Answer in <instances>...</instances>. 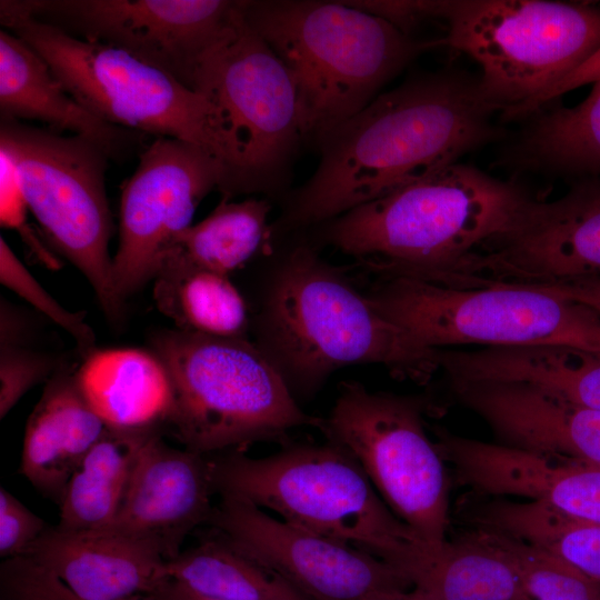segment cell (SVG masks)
Instances as JSON below:
<instances>
[{"label": "cell", "mask_w": 600, "mask_h": 600, "mask_svg": "<svg viewBox=\"0 0 600 600\" xmlns=\"http://www.w3.org/2000/svg\"><path fill=\"white\" fill-rule=\"evenodd\" d=\"M479 78L446 70L379 94L319 141L321 158L300 188L288 220L316 224L450 164L501 130Z\"/></svg>", "instance_id": "1"}, {"label": "cell", "mask_w": 600, "mask_h": 600, "mask_svg": "<svg viewBox=\"0 0 600 600\" xmlns=\"http://www.w3.org/2000/svg\"><path fill=\"white\" fill-rule=\"evenodd\" d=\"M258 343L290 391L316 392L337 370L374 363L428 383L440 369L429 348L377 311L339 269L306 246L284 259L257 319Z\"/></svg>", "instance_id": "2"}, {"label": "cell", "mask_w": 600, "mask_h": 600, "mask_svg": "<svg viewBox=\"0 0 600 600\" xmlns=\"http://www.w3.org/2000/svg\"><path fill=\"white\" fill-rule=\"evenodd\" d=\"M530 198L457 162L328 221L326 237L379 277L429 280L506 230Z\"/></svg>", "instance_id": "3"}, {"label": "cell", "mask_w": 600, "mask_h": 600, "mask_svg": "<svg viewBox=\"0 0 600 600\" xmlns=\"http://www.w3.org/2000/svg\"><path fill=\"white\" fill-rule=\"evenodd\" d=\"M243 14L290 72L301 138L318 142L414 58L444 44L418 41L344 1H243Z\"/></svg>", "instance_id": "4"}, {"label": "cell", "mask_w": 600, "mask_h": 600, "mask_svg": "<svg viewBox=\"0 0 600 600\" xmlns=\"http://www.w3.org/2000/svg\"><path fill=\"white\" fill-rule=\"evenodd\" d=\"M211 476L216 493L353 544L403 576L430 547L389 509L354 458L329 441L287 444L262 458L214 454Z\"/></svg>", "instance_id": "5"}, {"label": "cell", "mask_w": 600, "mask_h": 600, "mask_svg": "<svg viewBox=\"0 0 600 600\" xmlns=\"http://www.w3.org/2000/svg\"><path fill=\"white\" fill-rule=\"evenodd\" d=\"M6 30L27 42L68 93L104 122L194 143L219 159L240 194L239 163L216 106L171 74L103 43L76 38L0 1Z\"/></svg>", "instance_id": "6"}, {"label": "cell", "mask_w": 600, "mask_h": 600, "mask_svg": "<svg viewBox=\"0 0 600 600\" xmlns=\"http://www.w3.org/2000/svg\"><path fill=\"white\" fill-rule=\"evenodd\" d=\"M174 391L169 421L187 449L202 454L242 451L261 441H282L321 419L299 407L267 356L247 338H218L178 329L151 336Z\"/></svg>", "instance_id": "7"}, {"label": "cell", "mask_w": 600, "mask_h": 600, "mask_svg": "<svg viewBox=\"0 0 600 600\" xmlns=\"http://www.w3.org/2000/svg\"><path fill=\"white\" fill-rule=\"evenodd\" d=\"M364 294L389 321L433 349L478 344L600 351L597 312L527 284L454 287L389 276L379 277Z\"/></svg>", "instance_id": "8"}, {"label": "cell", "mask_w": 600, "mask_h": 600, "mask_svg": "<svg viewBox=\"0 0 600 600\" xmlns=\"http://www.w3.org/2000/svg\"><path fill=\"white\" fill-rule=\"evenodd\" d=\"M449 44L481 68L504 120L528 109L600 48V6L549 0L447 1Z\"/></svg>", "instance_id": "9"}, {"label": "cell", "mask_w": 600, "mask_h": 600, "mask_svg": "<svg viewBox=\"0 0 600 600\" xmlns=\"http://www.w3.org/2000/svg\"><path fill=\"white\" fill-rule=\"evenodd\" d=\"M0 149L14 163L29 210L50 244L87 278L107 318L119 322L124 301L114 288L108 249V154L83 137L1 118Z\"/></svg>", "instance_id": "10"}, {"label": "cell", "mask_w": 600, "mask_h": 600, "mask_svg": "<svg viewBox=\"0 0 600 600\" xmlns=\"http://www.w3.org/2000/svg\"><path fill=\"white\" fill-rule=\"evenodd\" d=\"M423 412L416 398L347 381L318 428L354 458L389 509L436 548L447 541L449 480Z\"/></svg>", "instance_id": "11"}, {"label": "cell", "mask_w": 600, "mask_h": 600, "mask_svg": "<svg viewBox=\"0 0 600 600\" xmlns=\"http://www.w3.org/2000/svg\"><path fill=\"white\" fill-rule=\"evenodd\" d=\"M191 89L220 112L238 158L240 192L264 188L301 138L298 98L284 63L246 20L243 0L198 63Z\"/></svg>", "instance_id": "12"}, {"label": "cell", "mask_w": 600, "mask_h": 600, "mask_svg": "<svg viewBox=\"0 0 600 600\" xmlns=\"http://www.w3.org/2000/svg\"><path fill=\"white\" fill-rule=\"evenodd\" d=\"M8 1L76 38L121 49L190 89L201 58L242 6L234 0Z\"/></svg>", "instance_id": "13"}, {"label": "cell", "mask_w": 600, "mask_h": 600, "mask_svg": "<svg viewBox=\"0 0 600 600\" xmlns=\"http://www.w3.org/2000/svg\"><path fill=\"white\" fill-rule=\"evenodd\" d=\"M120 200L113 283L124 301L154 279L173 238L191 226L198 204L213 189L228 196L224 164L203 148L179 139H152L140 152Z\"/></svg>", "instance_id": "14"}, {"label": "cell", "mask_w": 600, "mask_h": 600, "mask_svg": "<svg viewBox=\"0 0 600 600\" xmlns=\"http://www.w3.org/2000/svg\"><path fill=\"white\" fill-rule=\"evenodd\" d=\"M600 278V181L552 201L531 198L498 236L442 276L451 286L540 284Z\"/></svg>", "instance_id": "15"}, {"label": "cell", "mask_w": 600, "mask_h": 600, "mask_svg": "<svg viewBox=\"0 0 600 600\" xmlns=\"http://www.w3.org/2000/svg\"><path fill=\"white\" fill-rule=\"evenodd\" d=\"M220 497L206 523L311 600H373L412 588L398 569L366 550L291 524L248 500Z\"/></svg>", "instance_id": "16"}, {"label": "cell", "mask_w": 600, "mask_h": 600, "mask_svg": "<svg viewBox=\"0 0 600 600\" xmlns=\"http://www.w3.org/2000/svg\"><path fill=\"white\" fill-rule=\"evenodd\" d=\"M212 493L211 458L172 448L158 432L141 450L118 513L104 530L151 543L173 560L187 536L207 522Z\"/></svg>", "instance_id": "17"}, {"label": "cell", "mask_w": 600, "mask_h": 600, "mask_svg": "<svg viewBox=\"0 0 600 600\" xmlns=\"http://www.w3.org/2000/svg\"><path fill=\"white\" fill-rule=\"evenodd\" d=\"M442 458L458 479L491 496H517L600 523V467L552 458L437 429Z\"/></svg>", "instance_id": "18"}, {"label": "cell", "mask_w": 600, "mask_h": 600, "mask_svg": "<svg viewBox=\"0 0 600 600\" xmlns=\"http://www.w3.org/2000/svg\"><path fill=\"white\" fill-rule=\"evenodd\" d=\"M499 443L600 467V411L521 381L450 380Z\"/></svg>", "instance_id": "19"}, {"label": "cell", "mask_w": 600, "mask_h": 600, "mask_svg": "<svg viewBox=\"0 0 600 600\" xmlns=\"http://www.w3.org/2000/svg\"><path fill=\"white\" fill-rule=\"evenodd\" d=\"M24 557L81 600L149 597L169 581L167 560L154 546L104 529L47 528Z\"/></svg>", "instance_id": "20"}, {"label": "cell", "mask_w": 600, "mask_h": 600, "mask_svg": "<svg viewBox=\"0 0 600 600\" xmlns=\"http://www.w3.org/2000/svg\"><path fill=\"white\" fill-rule=\"evenodd\" d=\"M0 118L36 120L54 131L83 137L116 162L139 156L150 142V136L110 124L87 111L47 62L6 29L0 31Z\"/></svg>", "instance_id": "21"}, {"label": "cell", "mask_w": 600, "mask_h": 600, "mask_svg": "<svg viewBox=\"0 0 600 600\" xmlns=\"http://www.w3.org/2000/svg\"><path fill=\"white\" fill-rule=\"evenodd\" d=\"M108 429L83 396L76 370L60 366L28 419L20 471L60 503L72 472Z\"/></svg>", "instance_id": "22"}, {"label": "cell", "mask_w": 600, "mask_h": 600, "mask_svg": "<svg viewBox=\"0 0 600 600\" xmlns=\"http://www.w3.org/2000/svg\"><path fill=\"white\" fill-rule=\"evenodd\" d=\"M77 382L109 429H160L169 424L174 391L152 350L94 349L76 369Z\"/></svg>", "instance_id": "23"}, {"label": "cell", "mask_w": 600, "mask_h": 600, "mask_svg": "<svg viewBox=\"0 0 600 600\" xmlns=\"http://www.w3.org/2000/svg\"><path fill=\"white\" fill-rule=\"evenodd\" d=\"M450 380L521 381L600 411V351L570 347L440 350Z\"/></svg>", "instance_id": "24"}, {"label": "cell", "mask_w": 600, "mask_h": 600, "mask_svg": "<svg viewBox=\"0 0 600 600\" xmlns=\"http://www.w3.org/2000/svg\"><path fill=\"white\" fill-rule=\"evenodd\" d=\"M523 120L504 153L510 167L600 181V82L574 107L550 102Z\"/></svg>", "instance_id": "25"}, {"label": "cell", "mask_w": 600, "mask_h": 600, "mask_svg": "<svg viewBox=\"0 0 600 600\" xmlns=\"http://www.w3.org/2000/svg\"><path fill=\"white\" fill-rule=\"evenodd\" d=\"M406 578L431 600H517L519 593L512 557L492 531L481 527L430 547Z\"/></svg>", "instance_id": "26"}, {"label": "cell", "mask_w": 600, "mask_h": 600, "mask_svg": "<svg viewBox=\"0 0 600 600\" xmlns=\"http://www.w3.org/2000/svg\"><path fill=\"white\" fill-rule=\"evenodd\" d=\"M159 429H108L72 472L60 506L58 527L87 531L114 520L141 450Z\"/></svg>", "instance_id": "27"}, {"label": "cell", "mask_w": 600, "mask_h": 600, "mask_svg": "<svg viewBox=\"0 0 600 600\" xmlns=\"http://www.w3.org/2000/svg\"><path fill=\"white\" fill-rule=\"evenodd\" d=\"M153 300L176 329L218 338H247V303L229 276L176 262L161 263Z\"/></svg>", "instance_id": "28"}, {"label": "cell", "mask_w": 600, "mask_h": 600, "mask_svg": "<svg viewBox=\"0 0 600 600\" xmlns=\"http://www.w3.org/2000/svg\"><path fill=\"white\" fill-rule=\"evenodd\" d=\"M169 581L208 600H311L218 534L167 561Z\"/></svg>", "instance_id": "29"}, {"label": "cell", "mask_w": 600, "mask_h": 600, "mask_svg": "<svg viewBox=\"0 0 600 600\" xmlns=\"http://www.w3.org/2000/svg\"><path fill=\"white\" fill-rule=\"evenodd\" d=\"M270 209L264 199L231 201L222 196L209 216L173 238L160 266L176 262L229 276L262 247Z\"/></svg>", "instance_id": "30"}, {"label": "cell", "mask_w": 600, "mask_h": 600, "mask_svg": "<svg viewBox=\"0 0 600 600\" xmlns=\"http://www.w3.org/2000/svg\"><path fill=\"white\" fill-rule=\"evenodd\" d=\"M474 526L524 540L600 582V523L563 514L536 501L492 500L473 514Z\"/></svg>", "instance_id": "31"}, {"label": "cell", "mask_w": 600, "mask_h": 600, "mask_svg": "<svg viewBox=\"0 0 600 600\" xmlns=\"http://www.w3.org/2000/svg\"><path fill=\"white\" fill-rule=\"evenodd\" d=\"M481 528L492 531L514 561L519 576L517 600H600V582L571 564L511 534Z\"/></svg>", "instance_id": "32"}, {"label": "cell", "mask_w": 600, "mask_h": 600, "mask_svg": "<svg viewBox=\"0 0 600 600\" xmlns=\"http://www.w3.org/2000/svg\"><path fill=\"white\" fill-rule=\"evenodd\" d=\"M0 281L70 334L82 358L96 349V334L84 321V313L69 311L60 304L29 272L3 237L0 238Z\"/></svg>", "instance_id": "33"}, {"label": "cell", "mask_w": 600, "mask_h": 600, "mask_svg": "<svg viewBox=\"0 0 600 600\" xmlns=\"http://www.w3.org/2000/svg\"><path fill=\"white\" fill-rule=\"evenodd\" d=\"M23 339H0V418L37 384L59 369L48 354L27 348Z\"/></svg>", "instance_id": "34"}, {"label": "cell", "mask_w": 600, "mask_h": 600, "mask_svg": "<svg viewBox=\"0 0 600 600\" xmlns=\"http://www.w3.org/2000/svg\"><path fill=\"white\" fill-rule=\"evenodd\" d=\"M1 600H81L30 558L6 559L0 569ZM127 600H157L153 596Z\"/></svg>", "instance_id": "35"}, {"label": "cell", "mask_w": 600, "mask_h": 600, "mask_svg": "<svg viewBox=\"0 0 600 600\" xmlns=\"http://www.w3.org/2000/svg\"><path fill=\"white\" fill-rule=\"evenodd\" d=\"M29 209L18 171L9 154L0 149V221L3 228L17 230L33 253L49 268L59 261L48 252L27 223Z\"/></svg>", "instance_id": "36"}, {"label": "cell", "mask_w": 600, "mask_h": 600, "mask_svg": "<svg viewBox=\"0 0 600 600\" xmlns=\"http://www.w3.org/2000/svg\"><path fill=\"white\" fill-rule=\"evenodd\" d=\"M48 527L4 488L0 489V556L21 557Z\"/></svg>", "instance_id": "37"}, {"label": "cell", "mask_w": 600, "mask_h": 600, "mask_svg": "<svg viewBox=\"0 0 600 600\" xmlns=\"http://www.w3.org/2000/svg\"><path fill=\"white\" fill-rule=\"evenodd\" d=\"M361 11L373 14L411 37L412 30L423 20L442 18L447 1H344Z\"/></svg>", "instance_id": "38"}, {"label": "cell", "mask_w": 600, "mask_h": 600, "mask_svg": "<svg viewBox=\"0 0 600 600\" xmlns=\"http://www.w3.org/2000/svg\"><path fill=\"white\" fill-rule=\"evenodd\" d=\"M600 82V48L594 51L587 60L563 77L557 84L542 94L521 118L523 120L533 111L542 106L553 102L560 96L580 88L584 84H594Z\"/></svg>", "instance_id": "39"}, {"label": "cell", "mask_w": 600, "mask_h": 600, "mask_svg": "<svg viewBox=\"0 0 600 600\" xmlns=\"http://www.w3.org/2000/svg\"><path fill=\"white\" fill-rule=\"evenodd\" d=\"M553 296L580 303L600 316V278L528 284Z\"/></svg>", "instance_id": "40"}, {"label": "cell", "mask_w": 600, "mask_h": 600, "mask_svg": "<svg viewBox=\"0 0 600 600\" xmlns=\"http://www.w3.org/2000/svg\"><path fill=\"white\" fill-rule=\"evenodd\" d=\"M152 596L157 600H208L183 590L171 581H168L158 592Z\"/></svg>", "instance_id": "41"}, {"label": "cell", "mask_w": 600, "mask_h": 600, "mask_svg": "<svg viewBox=\"0 0 600 600\" xmlns=\"http://www.w3.org/2000/svg\"><path fill=\"white\" fill-rule=\"evenodd\" d=\"M373 600H431L418 589L410 588L382 594Z\"/></svg>", "instance_id": "42"}]
</instances>
